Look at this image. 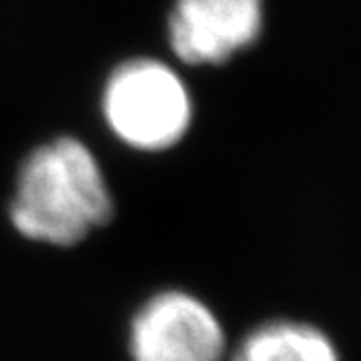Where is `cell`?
<instances>
[{"instance_id":"4","label":"cell","mask_w":361,"mask_h":361,"mask_svg":"<svg viewBox=\"0 0 361 361\" xmlns=\"http://www.w3.org/2000/svg\"><path fill=\"white\" fill-rule=\"evenodd\" d=\"M174 55L192 66H218L250 48L264 29L262 0H176L170 24Z\"/></svg>"},{"instance_id":"3","label":"cell","mask_w":361,"mask_h":361,"mask_svg":"<svg viewBox=\"0 0 361 361\" xmlns=\"http://www.w3.org/2000/svg\"><path fill=\"white\" fill-rule=\"evenodd\" d=\"M133 361H224L226 335L216 314L196 296L154 294L131 324Z\"/></svg>"},{"instance_id":"5","label":"cell","mask_w":361,"mask_h":361,"mask_svg":"<svg viewBox=\"0 0 361 361\" xmlns=\"http://www.w3.org/2000/svg\"><path fill=\"white\" fill-rule=\"evenodd\" d=\"M231 361H342L329 335L296 320H270L255 326Z\"/></svg>"},{"instance_id":"1","label":"cell","mask_w":361,"mask_h":361,"mask_svg":"<svg viewBox=\"0 0 361 361\" xmlns=\"http://www.w3.org/2000/svg\"><path fill=\"white\" fill-rule=\"evenodd\" d=\"M114 200L92 150L74 137H57L24 159L11 222L24 238L72 246L107 224Z\"/></svg>"},{"instance_id":"2","label":"cell","mask_w":361,"mask_h":361,"mask_svg":"<svg viewBox=\"0 0 361 361\" xmlns=\"http://www.w3.org/2000/svg\"><path fill=\"white\" fill-rule=\"evenodd\" d=\"M102 114L124 144L154 152L183 140L192 122V98L170 66L131 59L107 79Z\"/></svg>"}]
</instances>
